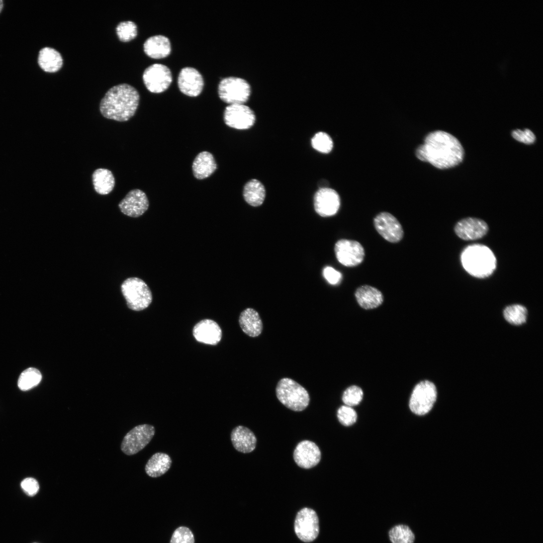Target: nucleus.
<instances>
[{
  "instance_id": "obj_14",
  "label": "nucleus",
  "mask_w": 543,
  "mask_h": 543,
  "mask_svg": "<svg viewBox=\"0 0 543 543\" xmlns=\"http://www.w3.org/2000/svg\"><path fill=\"white\" fill-rule=\"evenodd\" d=\"M314 205L316 212L322 217L334 215L338 212L340 200L338 194L329 188H321L315 193Z\"/></svg>"
},
{
  "instance_id": "obj_41",
  "label": "nucleus",
  "mask_w": 543,
  "mask_h": 543,
  "mask_svg": "<svg viewBox=\"0 0 543 543\" xmlns=\"http://www.w3.org/2000/svg\"><path fill=\"white\" fill-rule=\"evenodd\" d=\"M33 543H39V542H33Z\"/></svg>"
},
{
  "instance_id": "obj_4",
  "label": "nucleus",
  "mask_w": 543,
  "mask_h": 543,
  "mask_svg": "<svg viewBox=\"0 0 543 543\" xmlns=\"http://www.w3.org/2000/svg\"><path fill=\"white\" fill-rule=\"evenodd\" d=\"M276 393L282 404L294 411L304 410L310 402V396L306 389L290 378H284L279 381Z\"/></svg>"
},
{
  "instance_id": "obj_29",
  "label": "nucleus",
  "mask_w": 543,
  "mask_h": 543,
  "mask_svg": "<svg viewBox=\"0 0 543 543\" xmlns=\"http://www.w3.org/2000/svg\"><path fill=\"white\" fill-rule=\"evenodd\" d=\"M527 315V309L520 304L508 306L503 310L505 319L510 324L514 325H520L524 323L526 321Z\"/></svg>"
},
{
  "instance_id": "obj_24",
  "label": "nucleus",
  "mask_w": 543,
  "mask_h": 543,
  "mask_svg": "<svg viewBox=\"0 0 543 543\" xmlns=\"http://www.w3.org/2000/svg\"><path fill=\"white\" fill-rule=\"evenodd\" d=\"M217 164L213 155L207 151L199 153L195 158L192 169L195 177L202 179L210 176L216 169Z\"/></svg>"
},
{
  "instance_id": "obj_35",
  "label": "nucleus",
  "mask_w": 543,
  "mask_h": 543,
  "mask_svg": "<svg viewBox=\"0 0 543 543\" xmlns=\"http://www.w3.org/2000/svg\"><path fill=\"white\" fill-rule=\"evenodd\" d=\"M337 416L340 423L344 426H348L354 424L357 419L355 410L351 407L341 406L337 410Z\"/></svg>"
},
{
  "instance_id": "obj_26",
  "label": "nucleus",
  "mask_w": 543,
  "mask_h": 543,
  "mask_svg": "<svg viewBox=\"0 0 543 543\" xmlns=\"http://www.w3.org/2000/svg\"><path fill=\"white\" fill-rule=\"evenodd\" d=\"M38 62L45 71L54 72L58 71L63 64L60 53L54 48L44 47L39 52Z\"/></svg>"
},
{
  "instance_id": "obj_25",
  "label": "nucleus",
  "mask_w": 543,
  "mask_h": 543,
  "mask_svg": "<svg viewBox=\"0 0 543 543\" xmlns=\"http://www.w3.org/2000/svg\"><path fill=\"white\" fill-rule=\"evenodd\" d=\"M171 463V459L167 454L156 452L147 461L145 470L149 476L152 478L159 477L167 472Z\"/></svg>"
},
{
  "instance_id": "obj_5",
  "label": "nucleus",
  "mask_w": 543,
  "mask_h": 543,
  "mask_svg": "<svg viewBox=\"0 0 543 543\" xmlns=\"http://www.w3.org/2000/svg\"><path fill=\"white\" fill-rule=\"evenodd\" d=\"M127 306L134 311L147 308L152 301L151 291L144 281L136 277L125 280L121 286Z\"/></svg>"
},
{
  "instance_id": "obj_23",
  "label": "nucleus",
  "mask_w": 543,
  "mask_h": 543,
  "mask_svg": "<svg viewBox=\"0 0 543 543\" xmlns=\"http://www.w3.org/2000/svg\"><path fill=\"white\" fill-rule=\"evenodd\" d=\"M239 323L242 330L250 337H257L262 330V323L258 312L252 308H247L240 314Z\"/></svg>"
},
{
  "instance_id": "obj_33",
  "label": "nucleus",
  "mask_w": 543,
  "mask_h": 543,
  "mask_svg": "<svg viewBox=\"0 0 543 543\" xmlns=\"http://www.w3.org/2000/svg\"><path fill=\"white\" fill-rule=\"evenodd\" d=\"M116 31L119 39L124 42L132 40L137 35V26L134 22L131 21L119 23L116 27Z\"/></svg>"
},
{
  "instance_id": "obj_12",
  "label": "nucleus",
  "mask_w": 543,
  "mask_h": 543,
  "mask_svg": "<svg viewBox=\"0 0 543 543\" xmlns=\"http://www.w3.org/2000/svg\"><path fill=\"white\" fill-rule=\"evenodd\" d=\"M223 119L229 127L238 130L251 128L255 122L254 112L245 104L227 106L224 110Z\"/></svg>"
},
{
  "instance_id": "obj_30",
  "label": "nucleus",
  "mask_w": 543,
  "mask_h": 543,
  "mask_svg": "<svg viewBox=\"0 0 543 543\" xmlns=\"http://www.w3.org/2000/svg\"><path fill=\"white\" fill-rule=\"evenodd\" d=\"M41 379L42 375L38 370L34 368H29L20 375L18 386L22 391L28 390L36 386Z\"/></svg>"
},
{
  "instance_id": "obj_34",
  "label": "nucleus",
  "mask_w": 543,
  "mask_h": 543,
  "mask_svg": "<svg viewBox=\"0 0 543 543\" xmlns=\"http://www.w3.org/2000/svg\"><path fill=\"white\" fill-rule=\"evenodd\" d=\"M363 392L357 386L348 387L343 393L342 400L346 406H354L358 405L362 400Z\"/></svg>"
},
{
  "instance_id": "obj_21",
  "label": "nucleus",
  "mask_w": 543,
  "mask_h": 543,
  "mask_svg": "<svg viewBox=\"0 0 543 543\" xmlns=\"http://www.w3.org/2000/svg\"><path fill=\"white\" fill-rule=\"evenodd\" d=\"M144 52L154 59H162L168 56L171 50L169 39L162 35H156L147 38L143 44Z\"/></svg>"
},
{
  "instance_id": "obj_27",
  "label": "nucleus",
  "mask_w": 543,
  "mask_h": 543,
  "mask_svg": "<svg viewBox=\"0 0 543 543\" xmlns=\"http://www.w3.org/2000/svg\"><path fill=\"white\" fill-rule=\"evenodd\" d=\"M92 179L95 190L100 195H107L114 188V176L111 171L108 169L101 168L96 169L93 173Z\"/></svg>"
},
{
  "instance_id": "obj_31",
  "label": "nucleus",
  "mask_w": 543,
  "mask_h": 543,
  "mask_svg": "<svg viewBox=\"0 0 543 543\" xmlns=\"http://www.w3.org/2000/svg\"><path fill=\"white\" fill-rule=\"evenodd\" d=\"M392 543H414L415 535L410 528L404 524L394 526L389 531Z\"/></svg>"
},
{
  "instance_id": "obj_7",
  "label": "nucleus",
  "mask_w": 543,
  "mask_h": 543,
  "mask_svg": "<svg viewBox=\"0 0 543 543\" xmlns=\"http://www.w3.org/2000/svg\"><path fill=\"white\" fill-rule=\"evenodd\" d=\"M437 398L435 385L428 380L420 382L414 387L409 400L411 411L418 415L428 413L432 408Z\"/></svg>"
},
{
  "instance_id": "obj_32",
  "label": "nucleus",
  "mask_w": 543,
  "mask_h": 543,
  "mask_svg": "<svg viewBox=\"0 0 543 543\" xmlns=\"http://www.w3.org/2000/svg\"><path fill=\"white\" fill-rule=\"evenodd\" d=\"M311 144L314 149L323 153L330 152L333 147V142L330 136L323 132H318L314 135L311 139Z\"/></svg>"
},
{
  "instance_id": "obj_37",
  "label": "nucleus",
  "mask_w": 543,
  "mask_h": 543,
  "mask_svg": "<svg viewBox=\"0 0 543 543\" xmlns=\"http://www.w3.org/2000/svg\"><path fill=\"white\" fill-rule=\"evenodd\" d=\"M511 135L516 140L526 144H532L535 140V135L528 129H525L523 131L520 129L514 130L512 132Z\"/></svg>"
},
{
  "instance_id": "obj_1",
  "label": "nucleus",
  "mask_w": 543,
  "mask_h": 543,
  "mask_svg": "<svg viewBox=\"0 0 543 543\" xmlns=\"http://www.w3.org/2000/svg\"><path fill=\"white\" fill-rule=\"evenodd\" d=\"M417 158L439 169H447L459 164L464 156V148L451 134L436 130L428 134L424 143L415 151Z\"/></svg>"
},
{
  "instance_id": "obj_36",
  "label": "nucleus",
  "mask_w": 543,
  "mask_h": 543,
  "mask_svg": "<svg viewBox=\"0 0 543 543\" xmlns=\"http://www.w3.org/2000/svg\"><path fill=\"white\" fill-rule=\"evenodd\" d=\"M170 543H195L194 536L188 527L179 526L172 533Z\"/></svg>"
},
{
  "instance_id": "obj_16",
  "label": "nucleus",
  "mask_w": 543,
  "mask_h": 543,
  "mask_svg": "<svg viewBox=\"0 0 543 543\" xmlns=\"http://www.w3.org/2000/svg\"><path fill=\"white\" fill-rule=\"evenodd\" d=\"M121 211L131 217H138L148 209L149 201L145 193L139 189L129 192L118 205Z\"/></svg>"
},
{
  "instance_id": "obj_2",
  "label": "nucleus",
  "mask_w": 543,
  "mask_h": 543,
  "mask_svg": "<svg viewBox=\"0 0 543 543\" xmlns=\"http://www.w3.org/2000/svg\"><path fill=\"white\" fill-rule=\"evenodd\" d=\"M137 89L127 83L110 88L102 98L100 110L106 118L119 122L129 120L135 114L139 103Z\"/></svg>"
},
{
  "instance_id": "obj_40",
  "label": "nucleus",
  "mask_w": 543,
  "mask_h": 543,
  "mask_svg": "<svg viewBox=\"0 0 543 543\" xmlns=\"http://www.w3.org/2000/svg\"><path fill=\"white\" fill-rule=\"evenodd\" d=\"M3 1L0 0V12H1V11H2V9H3Z\"/></svg>"
},
{
  "instance_id": "obj_9",
  "label": "nucleus",
  "mask_w": 543,
  "mask_h": 543,
  "mask_svg": "<svg viewBox=\"0 0 543 543\" xmlns=\"http://www.w3.org/2000/svg\"><path fill=\"white\" fill-rule=\"evenodd\" d=\"M142 78L146 87L153 93L164 92L172 81L170 69L160 63L153 64L147 67L143 73Z\"/></svg>"
},
{
  "instance_id": "obj_39",
  "label": "nucleus",
  "mask_w": 543,
  "mask_h": 543,
  "mask_svg": "<svg viewBox=\"0 0 543 543\" xmlns=\"http://www.w3.org/2000/svg\"><path fill=\"white\" fill-rule=\"evenodd\" d=\"M323 275L331 285L338 284L342 279L341 274L331 266H326L324 268Z\"/></svg>"
},
{
  "instance_id": "obj_19",
  "label": "nucleus",
  "mask_w": 543,
  "mask_h": 543,
  "mask_svg": "<svg viewBox=\"0 0 543 543\" xmlns=\"http://www.w3.org/2000/svg\"><path fill=\"white\" fill-rule=\"evenodd\" d=\"M193 333L198 341L210 345H216L222 337V330L219 325L209 319L197 323L193 328Z\"/></svg>"
},
{
  "instance_id": "obj_13",
  "label": "nucleus",
  "mask_w": 543,
  "mask_h": 543,
  "mask_svg": "<svg viewBox=\"0 0 543 543\" xmlns=\"http://www.w3.org/2000/svg\"><path fill=\"white\" fill-rule=\"evenodd\" d=\"M374 227L378 233L387 241L395 243L403 237L404 231L397 219L389 212L379 213L374 219Z\"/></svg>"
},
{
  "instance_id": "obj_20",
  "label": "nucleus",
  "mask_w": 543,
  "mask_h": 543,
  "mask_svg": "<svg viewBox=\"0 0 543 543\" xmlns=\"http://www.w3.org/2000/svg\"><path fill=\"white\" fill-rule=\"evenodd\" d=\"M230 437L234 447L238 451L249 453L255 448L256 437L247 427L241 425L236 426L232 430Z\"/></svg>"
},
{
  "instance_id": "obj_6",
  "label": "nucleus",
  "mask_w": 543,
  "mask_h": 543,
  "mask_svg": "<svg viewBox=\"0 0 543 543\" xmlns=\"http://www.w3.org/2000/svg\"><path fill=\"white\" fill-rule=\"evenodd\" d=\"M220 99L229 104H244L251 94L249 83L244 79L229 76L221 80L218 87Z\"/></svg>"
},
{
  "instance_id": "obj_18",
  "label": "nucleus",
  "mask_w": 543,
  "mask_h": 543,
  "mask_svg": "<svg viewBox=\"0 0 543 543\" xmlns=\"http://www.w3.org/2000/svg\"><path fill=\"white\" fill-rule=\"evenodd\" d=\"M488 231V225L484 221L472 217L461 220L455 227V231L458 236L465 240L481 238L487 234Z\"/></svg>"
},
{
  "instance_id": "obj_15",
  "label": "nucleus",
  "mask_w": 543,
  "mask_h": 543,
  "mask_svg": "<svg viewBox=\"0 0 543 543\" xmlns=\"http://www.w3.org/2000/svg\"><path fill=\"white\" fill-rule=\"evenodd\" d=\"M179 90L189 97H197L202 92L204 81L200 72L192 67H185L179 72L177 78Z\"/></svg>"
},
{
  "instance_id": "obj_38",
  "label": "nucleus",
  "mask_w": 543,
  "mask_h": 543,
  "mask_svg": "<svg viewBox=\"0 0 543 543\" xmlns=\"http://www.w3.org/2000/svg\"><path fill=\"white\" fill-rule=\"evenodd\" d=\"M21 486L25 493L30 497L36 495L39 490L38 481L33 478L24 479L21 483Z\"/></svg>"
},
{
  "instance_id": "obj_28",
  "label": "nucleus",
  "mask_w": 543,
  "mask_h": 543,
  "mask_svg": "<svg viewBox=\"0 0 543 543\" xmlns=\"http://www.w3.org/2000/svg\"><path fill=\"white\" fill-rule=\"evenodd\" d=\"M243 196L245 201L253 207L260 206L265 197V190L264 186L258 180L252 179L244 186Z\"/></svg>"
},
{
  "instance_id": "obj_17",
  "label": "nucleus",
  "mask_w": 543,
  "mask_h": 543,
  "mask_svg": "<svg viewBox=\"0 0 543 543\" xmlns=\"http://www.w3.org/2000/svg\"><path fill=\"white\" fill-rule=\"evenodd\" d=\"M293 458L299 467L308 469L316 466L319 463L321 454L315 443L305 440L300 442L296 446Z\"/></svg>"
},
{
  "instance_id": "obj_8",
  "label": "nucleus",
  "mask_w": 543,
  "mask_h": 543,
  "mask_svg": "<svg viewBox=\"0 0 543 543\" xmlns=\"http://www.w3.org/2000/svg\"><path fill=\"white\" fill-rule=\"evenodd\" d=\"M155 432L154 427L149 424L134 427L124 436L121 445L122 451L129 456L137 454L149 443Z\"/></svg>"
},
{
  "instance_id": "obj_10",
  "label": "nucleus",
  "mask_w": 543,
  "mask_h": 543,
  "mask_svg": "<svg viewBox=\"0 0 543 543\" xmlns=\"http://www.w3.org/2000/svg\"><path fill=\"white\" fill-rule=\"evenodd\" d=\"M295 532L297 536L304 542L314 540L319 533V520L316 512L309 508L300 510L296 517L294 523Z\"/></svg>"
},
{
  "instance_id": "obj_3",
  "label": "nucleus",
  "mask_w": 543,
  "mask_h": 543,
  "mask_svg": "<svg viewBox=\"0 0 543 543\" xmlns=\"http://www.w3.org/2000/svg\"><path fill=\"white\" fill-rule=\"evenodd\" d=\"M461 260L464 269L478 278L490 276L496 267L497 261L493 252L487 246L480 244L466 247L461 254Z\"/></svg>"
},
{
  "instance_id": "obj_11",
  "label": "nucleus",
  "mask_w": 543,
  "mask_h": 543,
  "mask_svg": "<svg viewBox=\"0 0 543 543\" xmlns=\"http://www.w3.org/2000/svg\"><path fill=\"white\" fill-rule=\"evenodd\" d=\"M334 252L337 260L347 267H354L364 260L365 252L362 245L353 240L341 239L335 244Z\"/></svg>"
},
{
  "instance_id": "obj_22",
  "label": "nucleus",
  "mask_w": 543,
  "mask_h": 543,
  "mask_svg": "<svg viewBox=\"0 0 543 543\" xmlns=\"http://www.w3.org/2000/svg\"><path fill=\"white\" fill-rule=\"evenodd\" d=\"M354 296L358 305L363 309L368 310L380 306L383 302L382 292L375 287L363 285L355 291Z\"/></svg>"
}]
</instances>
